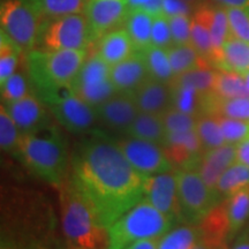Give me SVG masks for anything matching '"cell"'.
I'll return each mask as SVG.
<instances>
[{
	"instance_id": "obj_1",
	"label": "cell",
	"mask_w": 249,
	"mask_h": 249,
	"mask_svg": "<svg viewBox=\"0 0 249 249\" xmlns=\"http://www.w3.org/2000/svg\"><path fill=\"white\" fill-rule=\"evenodd\" d=\"M71 178L107 229L144 198L148 176L139 172L118 142L104 133L81 141L71 155Z\"/></svg>"
},
{
	"instance_id": "obj_2",
	"label": "cell",
	"mask_w": 249,
	"mask_h": 249,
	"mask_svg": "<svg viewBox=\"0 0 249 249\" xmlns=\"http://www.w3.org/2000/svg\"><path fill=\"white\" fill-rule=\"evenodd\" d=\"M87 57V50H33L28 52V76L35 95L45 104L62 89L71 87Z\"/></svg>"
},
{
	"instance_id": "obj_3",
	"label": "cell",
	"mask_w": 249,
	"mask_h": 249,
	"mask_svg": "<svg viewBox=\"0 0 249 249\" xmlns=\"http://www.w3.org/2000/svg\"><path fill=\"white\" fill-rule=\"evenodd\" d=\"M60 188L61 225L64 234L79 249H107L110 233L80 192L71 178L65 179Z\"/></svg>"
},
{
	"instance_id": "obj_4",
	"label": "cell",
	"mask_w": 249,
	"mask_h": 249,
	"mask_svg": "<svg viewBox=\"0 0 249 249\" xmlns=\"http://www.w3.org/2000/svg\"><path fill=\"white\" fill-rule=\"evenodd\" d=\"M17 157L34 174L52 185L60 186L67 178L66 142L51 123L36 132L23 134Z\"/></svg>"
},
{
	"instance_id": "obj_5",
	"label": "cell",
	"mask_w": 249,
	"mask_h": 249,
	"mask_svg": "<svg viewBox=\"0 0 249 249\" xmlns=\"http://www.w3.org/2000/svg\"><path fill=\"white\" fill-rule=\"evenodd\" d=\"M173 226L172 220L143 198L108 227L107 249H124L143 239L161 238Z\"/></svg>"
},
{
	"instance_id": "obj_6",
	"label": "cell",
	"mask_w": 249,
	"mask_h": 249,
	"mask_svg": "<svg viewBox=\"0 0 249 249\" xmlns=\"http://www.w3.org/2000/svg\"><path fill=\"white\" fill-rule=\"evenodd\" d=\"M46 21L33 0H2L0 6L1 31L23 51L35 50Z\"/></svg>"
},
{
	"instance_id": "obj_7",
	"label": "cell",
	"mask_w": 249,
	"mask_h": 249,
	"mask_svg": "<svg viewBox=\"0 0 249 249\" xmlns=\"http://www.w3.org/2000/svg\"><path fill=\"white\" fill-rule=\"evenodd\" d=\"M183 219L197 225L224 198L203 181L197 170H176Z\"/></svg>"
},
{
	"instance_id": "obj_8",
	"label": "cell",
	"mask_w": 249,
	"mask_h": 249,
	"mask_svg": "<svg viewBox=\"0 0 249 249\" xmlns=\"http://www.w3.org/2000/svg\"><path fill=\"white\" fill-rule=\"evenodd\" d=\"M38 43L43 51L87 50L92 44L88 18L85 13H80L48 21Z\"/></svg>"
},
{
	"instance_id": "obj_9",
	"label": "cell",
	"mask_w": 249,
	"mask_h": 249,
	"mask_svg": "<svg viewBox=\"0 0 249 249\" xmlns=\"http://www.w3.org/2000/svg\"><path fill=\"white\" fill-rule=\"evenodd\" d=\"M71 88L95 110L118 92L111 80V66L96 51L87 57Z\"/></svg>"
},
{
	"instance_id": "obj_10",
	"label": "cell",
	"mask_w": 249,
	"mask_h": 249,
	"mask_svg": "<svg viewBox=\"0 0 249 249\" xmlns=\"http://www.w3.org/2000/svg\"><path fill=\"white\" fill-rule=\"evenodd\" d=\"M45 105L54 119L74 134L89 132L98 120L95 108L75 95L71 87L62 90Z\"/></svg>"
},
{
	"instance_id": "obj_11",
	"label": "cell",
	"mask_w": 249,
	"mask_h": 249,
	"mask_svg": "<svg viewBox=\"0 0 249 249\" xmlns=\"http://www.w3.org/2000/svg\"><path fill=\"white\" fill-rule=\"evenodd\" d=\"M144 198L177 224H186L180 204L178 179L176 170L148 177L144 187Z\"/></svg>"
},
{
	"instance_id": "obj_12",
	"label": "cell",
	"mask_w": 249,
	"mask_h": 249,
	"mask_svg": "<svg viewBox=\"0 0 249 249\" xmlns=\"http://www.w3.org/2000/svg\"><path fill=\"white\" fill-rule=\"evenodd\" d=\"M117 142L129 163L145 176L150 177L174 170L160 144L128 135Z\"/></svg>"
},
{
	"instance_id": "obj_13",
	"label": "cell",
	"mask_w": 249,
	"mask_h": 249,
	"mask_svg": "<svg viewBox=\"0 0 249 249\" xmlns=\"http://www.w3.org/2000/svg\"><path fill=\"white\" fill-rule=\"evenodd\" d=\"M88 18L92 43L110 33L123 28L129 14L127 0H89L85 12Z\"/></svg>"
},
{
	"instance_id": "obj_14",
	"label": "cell",
	"mask_w": 249,
	"mask_h": 249,
	"mask_svg": "<svg viewBox=\"0 0 249 249\" xmlns=\"http://www.w3.org/2000/svg\"><path fill=\"white\" fill-rule=\"evenodd\" d=\"M174 170H195L204 151L195 130L183 133H167L161 145Z\"/></svg>"
},
{
	"instance_id": "obj_15",
	"label": "cell",
	"mask_w": 249,
	"mask_h": 249,
	"mask_svg": "<svg viewBox=\"0 0 249 249\" xmlns=\"http://www.w3.org/2000/svg\"><path fill=\"white\" fill-rule=\"evenodd\" d=\"M96 113L107 128L126 134L140 111L132 93L116 92L96 108Z\"/></svg>"
},
{
	"instance_id": "obj_16",
	"label": "cell",
	"mask_w": 249,
	"mask_h": 249,
	"mask_svg": "<svg viewBox=\"0 0 249 249\" xmlns=\"http://www.w3.org/2000/svg\"><path fill=\"white\" fill-rule=\"evenodd\" d=\"M23 134L36 132L51 123L46 105L34 93L9 104H1Z\"/></svg>"
},
{
	"instance_id": "obj_17",
	"label": "cell",
	"mask_w": 249,
	"mask_h": 249,
	"mask_svg": "<svg viewBox=\"0 0 249 249\" xmlns=\"http://www.w3.org/2000/svg\"><path fill=\"white\" fill-rule=\"evenodd\" d=\"M197 226L200 240L213 249H226V241L231 234L226 198L211 209Z\"/></svg>"
},
{
	"instance_id": "obj_18",
	"label": "cell",
	"mask_w": 249,
	"mask_h": 249,
	"mask_svg": "<svg viewBox=\"0 0 249 249\" xmlns=\"http://www.w3.org/2000/svg\"><path fill=\"white\" fill-rule=\"evenodd\" d=\"M132 95L140 112L161 116L172 107V92L169 83L150 77Z\"/></svg>"
},
{
	"instance_id": "obj_19",
	"label": "cell",
	"mask_w": 249,
	"mask_h": 249,
	"mask_svg": "<svg viewBox=\"0 0 249 249\" xmlns=\"http://www.w3.org/2000/svg\"><path fill=\"white\" fill-rule=\"evenodd\" d=\"M149 79L142 52L136 51L128 59L111 66V80L118 92H134Z\"/></svg>"
},
{
	"instance_id": "obj_20",
	"label": "cell",
	"mask_w": 249,
	"mask_h": 249,
	"mask_svg": "<svg viewBox=\"0 0 249 249\" xmlns=\"http://www.w3.org/2000/svg\"><path fill=\"white\" fill-rule=\"evenodd\" d=\"M236 160V145L226 143L222 147L204 152L196 170L208 187L217 191L218 180Z\"/></svg>"
},
{
	"instance_id": "obj_21",
	"label": "cell",
	"mask_w": 249,
	"mask_h": 249,
	"mask_svg": "<svg viewBox=\"0 0 249 249\" xmlns=\"http://www.w3.org/2000/svg\"><path fill=\"white\" fill-rule=\"evenodd\" d=\"M96 44H97L96 52L110 66H114L126 60L136 52L132 39L124 28H118L105 34L96 42Z\"/></svg>"
},
{
	"instance_id": "obj_22",
	"label": "cell",
	"mask_w": 249,
	"mask_h": 249,
	"mask_svg": "<svg viewBox=\"0 0 249 249\" xmlns=\"http://www.w3.org/2000/svg\"><path fill=\"white\" fill-rule=\"evenodd\" d=\"M217 70L245 74L249 71V43L230 36L214 61Z\"/></svg>"
},
{
	"instance_id": "obj_23",
	"label": "cell",
	"mask_w": 249,
	"mask_h": 249,
	"mask_svg": "<svg viewBox=\"0 0 249 249\" xmlns=\"http://www.w3.org/2000/svg\"><path fill=\"white\" fill-rule=\"evenodd\" d=\"M192 44L201 57L213 65V48L209 24V4L201 2L192 15Z\"/></svg>"
},
{
	"instance_id": "obj_24",
	"label": "cell",
	"mask_w": 249,
	"mask_h": 249,
	"mask_svg": "<svg viewBox=\"0 0 249 249\" xmlns=\"http://www.w3.org/2000/svg\"><path fill=\"white\" fill-rule=\"evenodd\" d=\"M154 15L144 11L129 12L124 21V28L132 39L134 48L138 52H144L152 45L151 31Z\"/></svg>"
},
{
	"instance_id": "obj_25",
	"label": "cell",
	"mask_w": 249,
	"mask_h": 249,
	"mask_svg": "<svg viewBox=\"0 0 249 249\" xmlns=\"http://www.w3.org/2000/svg\"><path fill=\"white\" fill-rule=\"evenodd\" d=\"M166 134L161 116L140 112L133 124H130L126 135L147 140V141L163 145L166 139Z\"/></svg>"
},
{
	"instance_id": "obj_26",
	"label": "cell",
	"mask_w": 249,
	"mask_h": 249,
	"mask_svg": "<svg viewBox=\"0 0 249 249\" xmlns=\"http://www.w3.org/2000/svg\"><path fill=\"white\" fill-rule=\"evenodd\" d=\"M172 92V107L195 117L203 116L205 113L208 95H203L193 87L170 83ZM210 95V93H209Z\"/></svg>"
},
{
	"instance_id": "obj_27",
	"label": "cell",
	"mask_w": 249,
	"mask_h": 249,
	"mask_svg": "<svg viewBox=\"0 0 249 249\" xmlns=\"http://www.w3.org/2000/svg\"><path fill=\"white\" fill-rule=\"evenodd\" d=\"M205 114L249 121V97L224 99L213 92L207 98Z\"/></svg>"
},
{
	"instance_id": "obj_28",
	"label": "cell",
	"mask_w": 249,
	"mask_h": 249,
	"mask_svg": "<svg viewBox=\"0 0 249 249\" xmlns=\"http://www.w3.org/2000/svg\"><path fill=\"white\" fill-rule=\"evenodd\" d=\"M167 52H169L171 67H172L174 76L181 75L183 73L204 66V65H210L205 59L201 57V54L193 46L192 43L173 44L167 49Z\"/></svg>"
},
{
	"instance_id": "obj_29",
	"label": "cell",
	"mask_w": 249,
	"mask_h": 249,
	"mask_svg": "<svg viewBox=\"0 0 249 249\" xmlns=\"http://www.w3.org/2000/svg\"><path fill=\"white\" fill-rule=\"evenodd\" d=\"M209 24L211 39H213V66L216 59L220 53L224 43L231 36L229 17H227L226 7L218 4H209Z\"/></svg>"
},
{
	"instance_id": "obj_30",
	"label": "cell",
	"mask_w": 249,
	"mask_h": 249,
	"mask_svg": "<svg viewBox=\"0 0 249 249\" xmlns=\"http://www.w3.org/2000/svg\"><path fill=\"white\" fill-rule=\"evenodd\" d=\"M200 240V231L195 224H181L173 227L160 239L158 249H193Z\"/></svg>"
},
{
	"instance_id": "obj_31",
	"label": "cell",
	"mask_w": 249,
	"mask_h": 249,
	"mask_svg": "<svg viewBox=\"0 0 249 249\" xmlns=\"http://www.w3.org/2000/svg\"><path fill=\"white\" fill-rule=\"evenodd\" d=\"M249 187V166L236 160L222 174L217 182V192L225 198Z\"/></svg>"
},
{
	"instance_id": "obj_32",
	"label": "cell",
	"mask_w": 249,
	"mask_h": 249,
	"mask_svg": "<svg viewBox=\"0 0 249 249\" xmlns=\"http://www.w3.org/2000/svg\"><path fill=\"white\" fill-rule=\"evenodd\" d=\"M44 20L85 13L89 0H33Z\"/></svg>"
},
{
	"instance_id": "obj_33",
	"label": "cell",
	"mask_w": 249,
	"mask_h": 249,
	"mask_svg": "<svg viewBox=\"0 0 249 249\" xmlns=\"http://www.w3.org/2000/svg\"><path fill=\"white\" fill-rule=\"evenodd\" d=\"M213 93L219 98L249 97V92L242 74L217 70Z\"/></svg>"
},
{
	"instance_id": "obj_34",
	"label": "cell",
	"mask_w": 249,
	"mask_h": 249,
	"mask_svg": "<svg viewBox=\"0 0 249 249\" xmlns=\"http://www.w3.org/2000/svg\"><path fill=\"white\" fill-rule=\"evenodd\" d=\"M142 53L147 64L149 77L170 85L171 81L174 79V73L171 67L167 49L151 45Z\"/></svg>"
},
{
	"instance_id": "obj_35",
	"label": "cell",
	"mask_w": 249,
	"mask_h": 249,
	"mask_svg": "<svg viewBox=\"0 0 249 249\" xmlns=\"http://www.w3.org/2000/svg\"><path fill=\"white\" fill-rule=\"evenodd\" d=\"M196 133H197L204 152L226 144L219 118L213 114H203L197 118Z\"/></svg>"
},
{
	"instance_id": "obj_36",
	"label": "cell",
	"mask_w": 249,
	"mask_h": 249,
	"mask_svg": "<svg viewBox=\"0 0 249 249\" xmlns=\"http://www.w3.org/2000/svg\"><path fill=\"white\" fill-rule=\"evenodd\" d=\"M216 73L217 68L211 66V65H204V66L183 73L181 75L174 76L171 83L193 87L203 95H209V93L213 92Z\"/></svg>"
},
{
	"instance_id": "obj_37",
	"label": "cell",
	"mask_w": 249,
	"mask_h": 249,
	"mask_svg": "<svg viewBox=\"0 0 249 249\" xmlns=\"http://www.w3.org/2000/svg\"><path fill=\"white\" fill-rule=\"evenodd\" d=\"M226 201L231 227L230 238H233L249 220V187L236 192Z\"/></svg>"
},
{
	"instance_id": "obj_38",
	"label": "cell",
	"mask_w": 249,
	"mask_h": 249,
	"mask_svg": "<svg viewBox=\"0 0 249 249\" xmlns=\"http://www.w3.org/2000/svg\"><path fill=\"white\" fill-rule=\"evenodd\" d=\"M23 51L6 34L0 31V83L17 71Z\"/></svg>"
},
{
	"instance_id": "obj_39",
	"label": "cell",
	"mask_w": 249,
	"mask_h": 249,
	"mask_svg": "<svg viewBox=\"0 0 249 249\" xmlns=\"http://www.w3.org/2000/svg\"><path fill=\"white\" fill-rule=\"evenodd\" d=\"M23 133L14 123L5 107H0V147L1 150L12 156H18Z\"/></svg>"
},
{
	"instance_id": "obj_40",
	"label": "cell",
	"mask_w": 249,
	"mask_h": 249,
	"mask_svg": "<svg viewBox=\"0 0 249 249\" xmlns=\"http://www.w3.org/2000/svg\"><path fill=\"white\" fill-rule=\"evenodd\" d=\"M26 74L23 71H17L13 75L7 80L0 83L1 89V101L2 104L17 102L18 99L30 95V83Z\"/></svg>"
},
{
	"instance_id": "obj_41",
	"label": "cell",
	"mask_w": 249,
	"mask_h": 249,
	"mask_svg": "<svg viewBox=\"0 0 249 249\" xmlns=\"http://www.w3.org/2000/svg\"><path fill=\"white\" fill-rule=\"evenodd\" d=\"M161 119L166 133L191 132L196 129V123H197V117L176 110L173 107L161 114Z\"/></svg>"
},
{
	"instance_id": "obj_42",
	"label": "cell",
	"mask_w": 249,
	"mask_h": 249,
	"mask_svg": "<svg viewBox=\"0 0 249 249\" xmlns=\"http://www.w3.org/2000/svg\"><path fill=\"white\" fill-rule=\"evenodd\" d=\"M218 118H219L225 142L229 144H239L249 136V121L232 119V118L226 117Z\"/></svg>"
},
{
	"instance_id": "obj_43",
	"label": "cell",
	"mask_w": 249,
	"mask_h": 249,
	"mask_svg": "<svg viewBox=\"0 0 249 249\" xmlns=\"http://www.w3.org/2000/svg\"><path fill=\"white\" fill-rule=\"evenodd\" d=\"M231 35L249 43V9L226 7Z\"/></svg>"
},
{
	"instance_id": "obj_44",
	"label": "cell",
	"mask_w": 249,
	"mask_h": 249,
	"mask_svg": "<svg viewBox=\"0 0 249 249\" xmlns=\"http://www.w3.org/2000/svg\"><path fill=\"white\" fill-rule=\"evenodd\" d=\"M151 43L154 46L163 49H169L173 45L169 18H167L164 13L154 15V22H152L151 31Z\"/></svg>"
},
{
	"instance_id": "obj_45",
	"label": "cell",
	"mask_w": 249,
	"mask_h": 249,
	"mask_svg": "<svg viewBox=\"0 0 249 249\" xmlns=\"http://www.w3.org/2000/svg\"><path fill=\"white\" fill-rule=\"evenodd\" d=\"M173 44L192 43V17L191 15H174L169 18Z\"/></svg>"
},
{
	"instance_id": "obj_46",
	"label": "cell",
	"mask_w": 249,
	"mask_h": 249,
	"mask_svg": "<svg viewBox=\"0 0 249 249\" xmlns=\"http://www.w3.org/2000/svg\"><path fill=\"white\" fill-rule=\"evenodd\" d=\"M198 5L192 4L187 0H163V13L167 18L174 15H192Z\"/></svg>"
},
{
	"instance_id": "obj_47",
	"label": "cell",
	"mask_w": 249,
	"mask_h": 249,
	"mask_svg": "<svg viewBox=\"0 0 249 249\" xmlns=\"http://www.w3.org/2000/svg\"><path fill=\"white\" fill-rule=\"evenodd\" d=\"M129 12L144 11L156 15L163 13V0H127Z\"/></svg>"
},
{
	"instance_id": "obj_48",
	"label": "cell",
	"mask_w": 249,
	"mask_h": 249,
	"mask_svg": "<svg viewBox=\"0 0 249 249\" xmlns=\"http://www.w3.org/2000/svg\"><path fill=\"white\" fill-rule=\"evenodd\" d=\"M236 160L249 166V136L236 144Z\"/></svg>"
},
{
	"instance_id": "obj_49",
	"label": "cell",
	"mask_w": 249,
	"mask_h": 249,
	"mask_svg": "<svg viewBox=\"0 0 249 249\" xmlns=\"http://www.w3.org/2000/svg\"><path fill=\"white\" fill-rule=\"evenodd\" d=\"M160 238H154V239H143V240H139L134 244L129 245L128 247L124 249H158V242H160Z\"/></svg>"
},
{
	"instance_id": "obj_50",
	"label": "cell",
	"mask_w": 249,
	"mask_h": 249,
	"mask_svg": "<svg viewBox=\"0 0 249 249\" xmlns=\"http://www.w3.org/2000/svg\"><path fill=\"white\" fill-rule=\"evenodd\" d=\"M214 4L222 5L224 7H236L249 9V0H211Z\"/></svg>"
},
{
	"instance_id": "obj_51",
	"label": "cell",
	"mask_w": 249,
	"mask_h": 249,
	"mask_svg": "<svg viewBox=\"0 0 249 249\" xmlns=\"http://www.w3.org/2000/svg\"><path fill=\"white\" fill-rule=\"evenodd\" d=\"M232 249H249V235H244L236 244L233 246Z\"/></svg>"
},
{
	"instance_id": "obj_52",
	"label": "cell",
	"mask_w": 249,
	"mask_h": 249,
	"mask_svg": "<svg viewBox=\"0 0 249 249\" xmlns=\"http://www.w3.org/2000/svg\"><path fill=\"white\" fill-rule=\"evenodd\" d=\"M193 249H213L210 246H208L205 242H203L202 240H198L197 244H196Z\"/></svg>"
},
{
	"instance_id": "obj_53",
	"label": "cell",
	"mask_w": 249,
	"mask_h": 249,
	"mask_svg": "<svg viewBox=\"0 0 249 249\" xmlns=\"http://www.w3.org/2000/svg\"><path fill=\"white\" fill-rule=\"evenodd\" d=\"M244 75V79H245V82H246V87H247V90L249 92V71H246L245 74H242Z\"/></svg>"
},
{
	"instance_id": "obj_54",
	"label": "cell",
	"mask_w": 249,
	"mask_h": 249,
	"mask_svg": "<svg viewBox=\"0 0 249 249\" xmlns=\"http://www.w3.org/2000/svg\"><path fill=\"white\" fill-rule=\"evenodd\" d=\"M187 1L192 2V4H195V5H200L201 2H203V0H187Z\"/></svg>"
},
{
	"instance_id": "obj_55",
	"label": "cell",
	"mask_w": 249,
	"mask_h": 249,
	"mask_svg": "<svg viewBox=\"0 0 249 249\" xmlns=\"http://www.w3.org/2000/svg\"><path fill=\"white\" fill-rule=\"evenodd\" d=\"M248 229H249V225H248ZM247 235H249V231H248V233H247Z\"/></svg>"
}]
</instances>
